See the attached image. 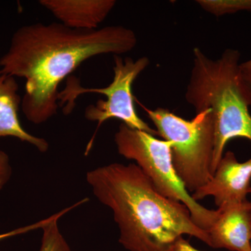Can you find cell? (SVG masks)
I'll list each match as a JSON object with an SVG mask.
<instances>
[{"label":"cell","mask_w":251,"mask_h":251,"mask_svg":"<svg viewBox=\"0 0 251 251\" xmlns=\"http://www.w3.org/2000/svg\"><path fill=\"white\" fill-rule=\"evenodd\" d=\"M241 79L243 90L249 106L251 105V68L243 67L241 64Z\"/></svg>","instance_id":"9a60e30c"},{"label":"cell","mask_w":251,"mask_h":251,"mask_svg":"<svg viewBox=\"0 0 251 251\" xmlns=\"http://www.w3.org/2000/svg\"><path fill=\"white\" fill-rule=\"evenodd\" d=\"M12 174L9 157L0 150V191L7 184Z\"/></svg>","instance_id":"4fadbf2b"},{"label":"cell","mask_w":251,"mask_h":251,"mask_svg":"<svg viewBox=\"0 0 251 251\" xmlns=\"http://www.w3.org/2000/svg\"><path fill=\"white\" fill-rule=\"evenodd\" d=\"M115 143L119 153L133 160L160 194L184 204L200 228L206 232L210 228L218 210L206 209L193 200L175 171L171 144L123 123L115 133Z\"/></svg>","instance_id":"5b68a950"},{"label":"cell","mask_w":251,"mask_h":251,"mask_svg":"<svg viewBox=\"0 0 251 251\" xmlns=\"http://www.w3.org/2000/svg\"><path fill=\"white\" fill-rule=\"evenodd\" d=\"M51 216L47 218V219L42 220V221H39V222L35 223V224L25 226V227H20V228L10 231V232H6V233L0 234V241L7 239V238L14 237V236L27 233V232L34 230V229H41L45 225L49 222Z\"/></svg>","instance_id":"5bb4252c"},{"label":"cell","mask_w":251,"mask_h":251,"mask_svg":"<svg viewBox=\"0 0 251 251\" xmlns=\"http://www.w3.org/2000/svg\"><path fill=\"white\" fill-rule=\"evenodd\" d=\"M60 23L81 30L98 29L116 4L115 0H40Z\"/></svg>","instance_id":"9c48e42d"},{"label":"cell","mask_w":251,"mask_h":251,"mask_svg":"<svg viewBox=\"0 0 251 251\" xmlns=\"http://www.w3.org/2000/svg\"><path fill=\"white\" fill-rule=\"evenodd\" d=\"M87 183L99 202L113 212L119 242L128 251H174L184 235L209 246L182 203L160 194L135 163H111L89 171Z\"/></svg>","instance_id":"7a4b0ae2"},{"label":"cell","mask_w":251,"mask_h":251,"mask_svg":"<svg viewBox=\"0 0 251 251\" xmlns=\"http://www.w3.org/2000/svg\"><path fill=\"white\" fill-rule=\"evenodd\" d=\"M193 67L185 99L196 113L209 109L214 128V175L229 140L251 141V115L241 79V53L227 49L211 59L199 48L193 51Z\"/></svg>","instance_id":"3957f363"},{"label":"cell","mask_w":251,"mask_h":251,"mask_svg":"<svg viewBox=\"0 0 251 251\" xmlns=\"http://www.w3.org/2000/svg\"><path fill=\"white\" fill-rule=\"evenodd\" d=\"M242 65L243 67L251 68V59L247 62L242 63Z\"/></svg>","instance_id":"ac0fdd59"},{"label":"cell","mask_w":251,"mask_h":251,"mask_svg":"<svg viewBox=\"0 0 251 251\" xmlns=\"http://www.w3.org/2000/svg\"><path fill=\"white\" fill-rule=\"evenodd\" d=\"M250 194H251V186ZM247 209H248V212H249V218H250L251 224V201H248Z\"/></svg>","instance_id":"e0dca14e"},{"label":"cell","mask_w":251,"mask_h":251,"mask_svg":"<svg viewBox=\"0 0 251 251\" xmlns=\"http://www.w3.org/2000/svg\"><path fill=\"white\" fill-rule=\"evenodd\" d=\"M87 201H88V199L85 198L83 201H81L51 216L49 222L41 228L43 230L42 239L39 251H72L65 238L61 233L57 224L62 216Z\"/></svg>","instance_id":"8fae6325"},{"label":"cell","mask_w":251,"mask_h":251,"mask_svg":"<svg viewBox=\"0 0 251 251\" xmlns=\"http://www.w3.org/2000/svg\"><path fill=\"white\" fill-rule=\"evenodd\" d=\"M197 2L203 9L216 16L242 11L251 12V0H199Z\"/></svg>","instance_id":"7c38bea8"},{"label":"cell","mask_w":251,"mask_h":251,"mask_svg":"<svg viewBox=\"0 0 251 251\" xmlns=\"http://www.w3.org/2000/svg\"><path fill=\"white\" fill-rule=\"evenodd\" d=\"M174 251H202L193 247L184 237L178 240L175 246Z\"/></svg>","instance_id":"2e32d148"},{"label":"cell","mask_w":251,"mask_h":251,"mask_svg":"<svg viewBox=\"0 0 251 251\" xmlns=\"http://www.w3.org/2000/svg\"><path fill=\"white\" fill-rule=\"evenodd\" d=\"M21 100L15 77L0 70V138L14 137L30 144L41 152H46L49 148V143L28 133L20 122L18 110Z\"/></svg>","instance_id":"30bf717a"},{"label":"cell","mask_w":251,"mask_h":251,"mask_svg":"<svg viewBox=\"0 0 251 251\" xmlns=\"http://www.w3.org/2000/svg\"><path fill=\"white\" fill-rule=\"evenodd\" d=\"M135 31L121 25L92 30L72 29L60 23L23 26L0 58V70L25 80L21 107L35 125L57 115L59 84L87 59L125 54L135 49Z\"/></svg>","instance_id":"6da1fadb"},{"label":"cell","mask_w":251,"mask_h":251,"mask_svg":"<svg viewBox=\"0 0 251 251\" xmlns=\"http://www.w3.org/2000/svg\"><path fill=\"white\" fill-rule=\"evenodd\" d=\"M156 128L158 135L171 144L175 171L188 192L194 193L213 176L214 128L209 109L191 120L168 109L151 110L141 105Z\"/></svg>","instance_id":"277c9868"},{"label":"cell","mask_w":251,"mask_h":251,"mask_svg":"<svg viewBox=\"0 0 251 251\" xmlns=\"http://www.w3.org/2000/svg\"><path fill=\"white\" fill-rule=\"evenodd\" d=\"M251 181V158L240 163L234 153L228 151L221 158L210 181L191 196L197 202L212 196L218 208L243 204L250 194Z\"/></svg>","instance_id":"52a82bcc"},{"label":"cell","mask_w":251,"mask_h":251,"mask_svg":"<svg viewBox=\"0 0 251 251\" xmlns=\"http://www.w3.org/2000/svg\"><path fill=\"white\" fill-rule=\"evenodd\" d=\"M247 202L218 208V216L206 231L209 247L231 251H251V224Z\"/></svg>","instance_id":"ba28073f"},{"label":"cell","mask_w":251,"mask_h":251,"mask_svg":"<svg viewBox=\"0 0 251 251\" xmlns=\"http://www.w3.org/2000/svg\"><path fill=\"white\" fill-rule=\"evenodd\" d=\"M114 64L113 80L106 87L87 88L80 85L76 77H69L65 88L59 93V106H64V113L69 115L75 106V100L79 96L87 93L100 94L105 96L107 100H99L96 105L87 106L85 112L87 120L98 122L94 135L103 122L112 118L121 120L133 129L158 135L156 130L151 128L138 116L132 94L133 82L150 65V59L142 57L134 60L131 57L122 59L120 55H115Z\"/></svg>","instance_id":"8992f818"}]
</instances>
